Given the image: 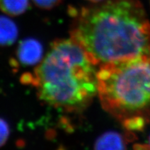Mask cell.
Returning a JSON list of instances; mask_svg holds the SVG:
<instances>
[{"mask_svg":"<svg viewBox=\"0 0 150 150\" xmlns=\"http://www.w3.org/2000/svg\"><path fill=\"white\" fill-rule=\"evenodd\" d=\"M88 1H91V2L93 3H98V2H100V1H104V0H88Z\"/></svg>","mask_w":150,"mask_h":150,"instance_id":"8fae6325","label":"cell"},{"mask_svg":"<svg viewBox=\"0 0 150 150\" xmlns=\"http://www.w3.org/2000/svg\"><path fill=\"white\" fill-rule=\"evenodd\" d=\"M133 137H127L116 131L105 133L96 140L95 149H125Z\"/></svg>","mask_w":150,"mask_h":150,"instance_id":"5b68a950","label":"cell"},{"mask_svg":"<svg viewBox=\"0 0 150 150\" xmlns=\"http://www.w3.org/2000/svg\"><path fill=\"white\" fill-rule=\"evenodd\" d=\"M10 130L6 122L0 118V147L4 145L8 140Z\"/></svg>","mask_w":150,"mask_h":150,"instance_id":"9c48e42d","label":"cell"},{"mask_svg":"<svg viewBox=\"0 0 150 150\" xmlns=\"http://www.w3.org/2000/svg\"><path fill=\"white\" fill-rule=\"evenodd\" d=\"M136 149H150V136L149 137V140H148V143L147 145H136L135 147Z\"/></svg>","mask_w":150,"mask_h":150,"instance_id":"30bf717a","label":"cell"},{"mask_svg":"<svg viewBox=\"0 0 150 150\" xmlns=\"http://www.w3.org/2000/svg\"><path fill=\"white\" fill-rule=\"evenodd\" d=\"M70 13L71 38L95 65L150 56V22L138 0H104Z\"/></svg>","mask_w":150,"mask_h":150,"instance_id":"6da1fadb","label":"cell"},{"mask_svg":"<svg viewBox=\"0 0 150 150\" xmlns=\"http://www.w3.org/2000/svg\"><path fill=\"white\" fill-rule=\"evenodd\" d=\"M95 65L72 38L56 40L33 74L22 76L40 100L68 112L83 111L97 95Z\"/></svg>","mask_w":150,"mask_h":150,"instance_id":"7a4b0ae2","label":"cell"},{"mask_svg":"<svg viewBox=\"0 0 150 150\" xmlns=\"http://www.w3.org/2000/svg\"><path fill=\"white\" fill-rule=\"evenodd\" d=\"M29 0H0V10L10 16H18L27 10Z\"/></svg>","mask_w":150,"mask_h":150,"instance_id":"52a82bcc","label":"cell"},{"mask_svg":"<svg viewBox=\"0 0 150 150\" xmlns=\"http://www.w3.org/2000/svg\"><path fill=\"white\" fill-rule=\"evenodd\" d=\"M32 1L39 8L50 10L59 6L62 0H32Z\"/></svg>","mask_w":150,"mask_h":150,"instance_id":"ba28073f","label":"cell"},{"mask_svg":"<svg viewBox=\"0 0 150 150\" xmlns=\"http://www.w3.org/2000/svg\"><path fill=\"white\" fill-rule=\"evenodd\" d=\"M97 95L102 107L129 131L150 124V56L101 65Z\"/></svg>","mask_w":150,"mask_h":150,"instance_id":"3957f363","label":"cell"},{"mask_svg":"<svg viewBox=\"0 0 150 150\" xmlns=\"http://www.w3.org/2000/svg\"><path fill=\"white\" fill-rule=\"evenodd\" d=\"M42 55V46L38 40L26 39L17 49L16 61L22 65H33L40 62Z\"/></svg>","mask_w":150,"mask_h":150,"instance_id":"277c9868","label":"cell"},{"mask_svg":"<svg viewBox=\"0 0 150 150\" xmlns=\"http://www.w3.org/2000/svg\"><path fill=\"white\" fill-rule=\"evenodd\" d=\"M18 31L16 24L11 19L0 16V45H11L15 42Z\"/></svg>","mask_w":150,"mask_h":150,"instance_id":"8992f818","label":"cell"}]
</instances>
